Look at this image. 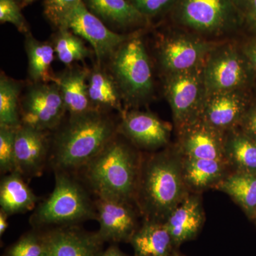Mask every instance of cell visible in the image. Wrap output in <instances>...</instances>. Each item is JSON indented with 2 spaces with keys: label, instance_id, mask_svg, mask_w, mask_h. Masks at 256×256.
Returning <instances> with one entry per match:
<instances>
[{
  "label": "cell",
  "instance_id": "1",
  "mask_svg": "<svg viewBox=\"0 0 256 256\" xmlns=\"http://www.w3.org/2000/svg\"><path fill=\"white\" fill-rule=\"evenodd\" d=\"M190 194L176 146L142 158L134 204L144 220L165 222Z\"/></svg>",
  "mask_w": 256,
  "mask_h": 256
},
{
  "label": "cell",
  "instance_id": "2",
  "mask_svg": "<svg viewBox=\"0 0 256 256\" xmlns=\"http://www.w3.org/2000/svg\"><path fill=\"white\" fill-rule=\"evenodd\" d=\"M50 161L54 171L82 170L118 134V124L108 112L92 111L68 117L56 130Z\"/></svg>",
  "mask_w": 256,
  "mask_h": 256
},
{
  "label": "cell",
  "instance_id": "3",
  "mask_svg": "<svg viewBox=\"0 0 256 256\" xmlns=\"http://www.w3.org/2000/svg\"><path fill=\"white\" fill-rule=\"evenodd\" d=\"M118 136L82 170L98 198L134 204L142 156Z\"/></svg>",
  "mask_w": 256,
  "mask_h": 256
},
{
  "label": "cell",
  "instance_id": "4",
  "mask_svg": "<svg viewBox=\"0 0 256 256\" xmlns=\"http://www.w3.org/2000/svg\"><path fill=\"white\" fill-rule=\"evenodd\" d=\"M108 70L119 88L124 105L146 104L154 92L152 66L142 37L132 34L108 60Z\"/></svg>",
  "mask_w": 256,
  "mask_h": 256
},
{
  "label": "cell",
  "instance_id": "5",
  "mask_svg": "<svg viewBox=\"0 0 256 256\" xmlns=\"http://www.w3.org/2000/svg\"><path fill=\"white\" fill-rule=\"evenodd\" d=\"M97 220L95 202L68 172L55 171V185L50 196L35 208L30 218L34 226H70Z\"/></svg>",
  "mask_w": 256,
  "mask_h": 256
},
{
  "label": "cell",
  "instance_id": "6",
  "mask_svg": "<svg viewBox=\"0 0 256 256\" xmlns=\"http://www.w3.org/2000/svg\"><path fill=\"white\" fill-rule=\"evenodd\" d=\"M164 94L176 129L198 119L206 97L203 65L186 72L166 74Z\"/></svg>",
  "mask_w": 256,
  "mask_h": 256
},
{
  "label": "cell",
  "instance_id": "7",
  "mask_svg": "<svg viewBox=\"0 0 256 256\" xmlns=\"http://www.w3.org/2000/svg\"><path fill=\"white\" fill-rule=\"evenodd\" d=\"M174 6L180 24L200 34H220L238 21L233 0H178Z\"/></svg>",
  "mask_w": 256,
  "mask_h": 256
},
{
  "label": "cell",
  "instance_id": "8",
  "mask_svg": "<svg viewBox=\"0 0 256 256\" xmlns=\"http://www.w3.org/2000/svg\"><path fill=\"white\" fill-rule=\"evenodd\" d=\"M67 114L56 82H30L20 99L22 124L42 130H56Z\"/></svg>",
  "mask_w": 256,
  "mask_h": 256
},
{
  "label": "cell",
  "instance_id": "9",
  "mask_svg": "<svg viewBox=\"0 0 256 256\" xmlns=\"http://www.w3.org/2000/svg\"><path fill=\"white\" fill-rule=\"evenodd\" d=\"M250 66L244 52L232 44L216 45L203 64L207 94L242 90L249 79Z\"/></svg>",
  "mask_w": 256,
  "mask_h": 256
},
{
  "label": "cell",
  "instance_id": "10",
  "mask_svg": "<svg viewBox=\"0 0 256 256\" xmlns=\"http://www.w3.org/2000/svg\"><path fill=\"white\" fill-rule=\"evenodd\" d=\"M216 46L195 35L174 34L160 40L158 60L166 75L186 72L203 65Z\"/></svg>",
  "mask_w": 256,
  "mask_h": 256
},
{
  "label": "cell",
  "instance_id": "11",
  "mask_svg": "<svg viewBox=\"0 0 256 256\" xmlns=\"http://www.w3.org/2000/svg\"><path fill=\"white\" fill-rule=\"evenodd\" d=\"M66 28L90 44L97 62L100 64L108 60L118 47L132 35L121 34L110 30L87 9L82 2L69 16Z\"/></svg>",
  "mask_w": 256,
  "mask_h": 256
},
{
  "label": "cell",
  "instance_id": "12",
  "mask_svg": "<svg viewBox=\"0 0 256 256\" xmlns=\"http://www.w3.org/2000/svg\"><path fill=\"white\" fill-rule=\"evenodd\" d=\"M118 132L138 149L154 151L168 146L171 128L150 112L124 110Z\"/></svg>",
  "mask_w": 256,
  "mask_h": 256
},
{
  "label": "cell",
  "instance_id": "13",
  "mask_svg": "<svg viewBox=\"0 0 256 256\" xmlns=\"http://www.w3.org/2000/svg\"><path fill=\"white\" fill-rule=\"evenodd\" d=\"M178 132L176 148L184 158L226 160V133L212 127L200 118L178 128Z\"/></svg>",
  "mask_w": 256,
  "mask_h": 256
},
{
  "label": "cell",
  "instance_id": "14",
  "mask_svg": "<svg viewBox=\"0 0 256 256\" xmlns=\"http://www.w3.org/2000/svg\"><path fill=\"white\" fill-rule=\"evenodd\" d=\"M98 236L101 242H130L138 230L137 212L129 202L98 198L95 202Z\"/></svg>",
  "mask_w": 256,
  "mask_h": 256
},
{
  "label": "cell",
  "instance_id": "15",
  "mask_svg": "<svg viewBox=\"0 0 256 256\" xmlns=\"http://www.w3.org/2000/svg\"><path fill=\"white\" fill-rule=\"evenodd\" d=\"M250 105L242 90L207 94L200 118L226 133L239 127Z\"/></svg>",
  "mask_w": 256,
  "mask_h": 256
},
{
  "label": "cell",
  "instance_id": "16",
  "mask_svg": "<svg viewBox=\"0 0 256 256\" xmlns=\"http://www.w3.org/2000/svg\"><path fill=\"white\" fill-rule=\"evenodd\" d=\"M48 132L22 124L15 137L16 171L24 178H36L43 172L48 158Z\"/></svg>",
  "mask_w": 256,
  "mask_h": 256
},
{
  "label": "cell",
  "instance_id": "17",
  "mask_svg": "<svg viewBox=\"0 0 256 256\" xmlns=\"http://www.w3.org/2000/svg\"><path fill=\"white\" fill-rule=\"evenodd\" d=\"M205 222L202 198L196 193L190 195L171 214L164 224L175 247L196 238Z\"/></svg>",
  "mask_w": 256,
  "mask_h": 256
},
{
  "label": "cell",
  "instance_id": "18",
  "mask_svg": "<svg viewBox=\"0 0 256 256\" xmlns=\"http://www.w3.org/2000/svg\"><path fill=\"white\" fill-rule=\"evenodd\" d=\"M88 72L89 68L72 65L56 74L54 82L60 87L68 117H76L95 111L90 104L88 92Z\"/></svg>",
  "mask_w": 256,
  "mask_h": 256
},
{
  "label": "cell",
  "instance_id": "19",
  "mask_svg": "<svg viewBox=\"0 0 256 256\" xmlns=\"http://www.w3.org/2000/svg\"><path fill=\"white\" fill-rule=\"evenodd\" d=\"M52 256H98L101 240L97 234L84 233L74 228H62L43 236Z\"/></svg>",
  "mask_w": 256,
  "mask_h": 256
},
{
  "label": "cell",
  "instance_id": "20",
  "mask_svg": "<svg viewBox=\"0 0 256 256\" xmlns=\"http://www.w3.org/2000/svg\"><path fill=\"white\" fill-rule=\"evenodd\" d=\"M88 92L95 110L108 114L114 110L120 114L126 110L117 82L108 68H104L98 62L89 68Z\"/></svg>",
  "mask_w": 256,
  "mask_h": 256
},
{
  "label": "cell",
  "instance_id": "21",
  "mask_svg": "<svg viewBox=\"0 0 256 256\" xmlns=\"http://www.w3.org/2000/svg\"><path fill=\"white\" fill-rule=\"evenodd\" d=\"M229 168L226 160L192 159L182 156L184 178L191 193L198 194L216 188L230 173Z\"/></svg>",
  "mask_w": 256,
  "mask_h": 256
},
{
  "label": "cell",
  "instance_id": "22",
  "mask_svg": "<svg viewBox=\"0 0 256 256\" xmlns=\"http://www.w3.org/2000/svg\"><path fill=\"white\" fill-rule=\"evenodd\" d=\"M130 242L136 256H173L176 252L164 222L144 220Z\"/></svg>",
  "mask_w": 256,
  "mask_h": 256
},
{
  "label": "cell",
  "instance_id": "23",
  "mask_svg": "<svg viewBox=\"0 0 256 256\" xmlns=\"http://www.w3.org/2000/svg\"><path fill=\"white\" fill-rule=\"evenodd\" d=\"M82 2L92 14L114 28L140 26L148 20L128 0H82Z\"/></svg>",
  "mask_w": 256,
  "mask_h": 256
},
{
  "label": "cell",
  "instance_id": "24",
  "mask_svg": "<svg viewBox=\"0 0 256 256\" xmlns=\"http://www.w3.org/2000/svg\"><path fill=\"white\" fill-rule=\"evenodd\" d=\"M38 197L18 171L4 176L0 184V206L8 216L22 214L36 208Z\"/></svg>",
  "mask_w": 256,
  "mask_h": 256
},
{
  "label": "cell",
  "instance_id": "25",
  "mask_svg": "<svg viewBox=\"0 0 256 256\" xmlns=\"http://www.w3.org/2000/svg\"><path fill=\"white\" fill-rule=\"evenodd\" d=\"M224 156L233 171L256 173V140L240 128L226 133Z\"/></svg>",
  "mask_w": 256,
  "mask_h": 256
},
{
  "label": "cell",
  "instance_id": "26",
  "mask_svg": "<svg viewBox=\"0 0 256 256\" xmlns=\"http://www.w3.org/2000/svg\"><path fill=\"white\" fill-rule=\"evenodd\" d=\"M215 188L228 194L248 218L254 220L256 214V173L232 172Z\"/></svg>",
  "mask_w": 256,
  "mask_h": 256
},
{
  "label": "cell",
  "instance_id": "27",
  "mask_svg": "<svg viewBox=\"0 0 256 256\" xmlns=\"http://www.w3.org/2000/svg\"><path fill=\"white\" fill-rule=\"evenodd\" d=\"M25 50L28 58V77L30 82H54L56 74L52 64L55 50L50 42L36 40L31 32L25 34Z\"/></svg>",
  "mask_w": 256,
  "mask_h": 256
},
{
  "label": "cell",
  "instance_id": "28",
  "mask_svg": "<svg viewBox=\"0 0 256 256\" xmlns=\"http://www.w3.org/2000/svg\"><path fill=\"white\" fill-rule=\"evenodd\" d=\"M22 82L8 76H0V126L18 128L22 124L20 116V94Z\"/></svg>",
  "mask_w": 256,
  "mask_h": 256
},
{
  "label": "cell",
  "instance_id": "29",
  "mask_svg": "<svg viewBox=\"0 0 256 256\" xmlns=\"http://www.w3.org/2000/svg\"><path fill=\"white\" fill-rule=\"evenodd\" d=\"M50 42L57 58L66 66L92 56V52L86 45L84 38L69 28L57 30Z\"/></svg>",
  "mask_w": 256,
  "mask_h": 256
},
{
  "label": "cell",
  "instance_id": "30",
  "mask_svg": "<svg viewBox=\"0 0 256 256\" xmlns=\"http://www.w3.org/2000/svg\"><path fill=\"white\" fill-rule=\"evenodd\" d=\"M82 0H44V14L56 28H66L69 16Z\"/></svg>",
  "mask_w": 256,
  "mask_h": 256
},
{
  "label": "cell",
  "instance_id": "31",
  "mask_svg": "<svg viewBox=\"0 0 256 256\" xmlns=\"http://www.w3.org/2000/svg\"><path fill=\"white\" fill-rule=\"evenodd\" d=\"M18 128L0 126V170L9 174L16 171L15 137Z\"/></svg>",
  "mask_w": 256,
  "mask_h": 256
},
{
  "label": "cell",
  "instance_id": "32",
  "mask_svg": "<svg viewBox=\"0 0 256 256\" xmlns=\"http://www.w3.org/2000/svg\"><path fill=\"white\" fill-rule=\"evenodd\" d=\"M22 8L18 0H0V22L12 24L18 32L26 34L30 32V28L22 13Z\"/></svg>",
  "mask_w": 256,
  "mask_h": 256
},
{
  "label": "cell",
  "instance_id": "33",
  "mask_svg": "<svg viewBox=\"0 0 256 256\" xmlns=\"http://www.w3.org/2000/svg\"><path fill=\"white\" fill-rule=\"evenodd\" d=\"M46 245L43 237L35 234L25 235L8 252V256H43Z\"/></svg>",
  "mask_w": 256,
  "mask_h": 256
},
{
  "label": "cell",
  "instance_id": "34",
  "mask_svg": "<svg viewBox=\"0 0 256 256\" xmlns=\"http://www.w3.org/2000/svg\"><path fill=\"white\" fill-rule=\"evenodd\" d=\"M146 18L170 9L178 0H128Z\"/></svg>",
  "mask_w": 256,
  "mask_h": 256
},
{
  "label": "cell",
  "instance_id": "35",
  "mask_svg": "<svg viewBox=\"0 0 256 256\" xmlns=\"http://www.w3.org/2000/svg\"><path fill=\"white\" fill-rule=\"evenodd\" d=\"M238 128L256 140V104L249 106Z\"/></svg>",
  "mask_w": 256,
  "mask_h": 256
},
{
  "label": "cell",
  "instance_id": "36",
  "mask_svg": "<svg viewBox=\"0 0 256 256\" xmlns=\"http://www.w3.org/2000/svg\"><path fill=\"white\" fill-rule=\"evenodd\" d=\"M242 52L250 67L256 70V40L248 44Z\"/></svg>",
  "mask_w": 256,
  "mask_h": 256
},
{
  "label": "cell",
  "instance_id": "37",
  "mask_svg": "<svg viewBox=\"0 0 256 256\" xmlns=\"http://www.w3.org/2000/svg\"><path fill=\"white\" fill-rule=\"evenodd\" d=\"M8 216L3 210L0 212V235H2L8 228Z\"/></svg>",
  "mask_w": 256,
  "mask_h": 256
},
{
  "label": "cell",
  "instance_id": "38",
  "mask_svg": "<svg viewBox=\"0 0 256 256\" xmlns=\"http://www.w3.org/2000/svg\"><path fill=\"white\" fill-rule=\"evenodd\" d=\"M98 256H126L118 248L110 246L106 252H100Z\"/></svg>",
  "mask_w": 256,
  "mask_h": 256
},
{
  "label": "cell",
  "instance_id": "39",
  "mask_svg": "<svg viewBox=\"0 0 256 256\" xmlns=\"http://www.w3.org/2000/svg\"><path fill=\"white\" fill-rule=\"evenodd\" d=\"M248 4L250 5V18L256 28V0H250Z\"/></svg>",
  "mask_w": 256,
  "mask_h": 256
},
{
  "label": "cell",
  "instance_id": "40",
  "mask_svg": "<svg viewBox=\"0 0 256 256\" xmlns=\"http://www.w3.org/2000/svg\"><path fill=\"white\" fill-rule=\"evenodd\" d=\"M233 2L236 8H240V6H244L246 4H248L250 0H233Z\"/></svg>",
  "mask_w": 256,
  "mask_h": 256
},
{
  "label": "cell",
  "instance_id": "41",
  "mask_svg": "<svg viewBox=\"0 0 256 256\" xmlns=\"http://www.w3.org/2000/svg\"><path fill=\"white\" fill-rule=\"evenodd\" d=\"M34 1H36V0H21L22 6V8H24V6L32 4V3H33Z\"/></svg>",
  "mask_w": 256,
  "mask_h": 256
},
{
  "label": "cell",
  "instance_id": "42",
  "mask_svg": "<svg viewBox=\"0 0 256 256\" xmlns=\"http://www.w3.org/2000/svg\"><path fill=\"white\" fill-rule=\"evenodd\" d=\"M43 256H52V254H50V250H48V249L46 248V252H45Z\"/></svg>",
  "mask_w": 256,
  "mask_h": 256
},
{
  "label": "cell",
  "instance_id": "43",
  "mask_svg": "<svg viewBox=\"0 0 256 256\" xmlns=\"http://www.w3.org/2000/svg\"><path fill=\"white\" fill-rule=\"evenodd\" d=\"M173 256H184L182 255H180V254H178V252H175L174 255Z\"/></svg>",
  "mask_w": 256,
  "mask_h": 256
},
{
  "label": "cell",
  "instance_id": "44",
  "mask_svg": "<svg viewBox=\"0 0 256 256\" xmlns=\"http://www.w3.org/2000/svg\"><path fill=\"white\" fill-rule=\"evenodd\" d=\"M252 222H254V223H255L256 226V214L255 216V217H254V220H252Z\"/></svg>",
  "mask_w": 256,
  "mask_h": 256
}]
</instances>
